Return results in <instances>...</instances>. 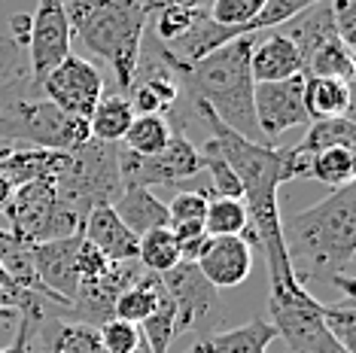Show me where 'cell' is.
I'll list each match as a JSON object with an SVG mask.
<instances>
[{"label":"cell","mask_w":356,"mask_h":353,"mask_svg":"<svg viewBox=\"0 0 356 353\" xmlns=\"http://www.w3.org/2000/svg\"><path fill=\"white\" fill-rule=\"evenodd\" d=\"M0 320H15V314H0Z\"/></svg>","instance_id":"obj_48"},{"label":"cell","mask_w":356,"mask_h":353,"mask_svg":"<svg viewBox=\"0 0 356 353\" xmlns=\"http://www.w3.org/2000/svg\"><path fill=\"white\" fill-rule=\"evenodd\" d=\"M161 284L174 304V335L220 323V290L207 284L195 262H177L161 274Z\"/></svg>","instance_id":"obj_9"},{"label":"cell","mask_w":356,"mask_h":353,"mask_svg":"<svg viewBox=\"0 0 356 353\" xmlns=\"http://www.w3.org/2000/svg\"><path fill=\"white\" fill-rule=\"evenodd\" d=\"M353 49L341 37H329L305 58V76H332V79H353Z\"/></svg>","instance_id":"obj_25"},{"label":"cell","mask_w":356,"mask_h":353,"mask_svg":"<svg viewBox=\"0 0 356 353\" xmlns=\"http://www.w3.org/2000/svg\"><path fill=\"white\" fill-rule=\"evenodd\" d=\"M58 198L74 211L79 220L98 204H113L122 192L119 176V149L113 143L88 140L79 149L70 152L67 174L55 183Z\"/></svg>","instance_id":"obj_5"},{"label":"cell","mask_w":356,"mask_h":353,"mask_svg":"<svg viewBox=\"0 0 356 353\" xmlns=\"http://www.w3.org/2000/svg\"><path fill=\"white\" fill-rule=\"evenodd\" d=\"M305 138L296 143V149L302 156H314L320 149H332V147H344L353 149L356 147V125L353 116H332V119H314L305 125Z\"/></svg>","instance_id":"obj_24"},{"label":"cell","mask_w":356,"mask_h":353,"mask_svg":"<svg viewBox=\"0 0 356 353\" xmlns=\"http://www.w3.org/2000/svg\"><path fill=\"white\" fill-rule=\"evenodd\" d=\"M317 353H353V350H347L344 344H338V341H335V338H332V335H329V338L320 344V350H317Z\"/></svg>","instance_id":"obj_44"},{"label":"cell","mask_w":356,"mask_h":353,"mask_svg":"<svg viewBox=\"0 0 356 353\" xmlns=\"http://www.w3.org/2000/svg\"><path fill=\"white\" fill-rule=\"evenodd\" d=\"M268 323L277 338L286 341L289 353H317L320 344L329 338L323 326V302L307 293V286L268 293Z\"/></svg>","instance_id":"obj_8"},{"label":"cell","mask_w":356,"mask_h":353,"mask_svg":"<svg viewBox=\"0 0 356 353\" xmlns=\"http://www.w3.org/2000/svg\"><path fill=\"white\" fill-rule=\"evenodd\" d=\"M323 326L338 344L356 350V308L353 299H341L338 304H323Z\"/></svg>","instance_id":"obj_35"},{"label":"cell","mask_w":356,"mask_h":353,"mask_svg":"<svg viewBox=\"0 0 356 353\" xmlns=\"http://www.w3.org/2000/svg\"><path fill=\"white\" fill-rule=\"evenodd\" d=\"M195 265L213 290H234L253 271V244L244 235L207 238Z\"/></svg>","instance_id":"obj_14"},{"label":"cell","mask_w":356,"mask_h":353,"mask_svg":"<svg viewBox=\"0 0 356 353\" xmlns=\"http://www.w3.org/2000/svg\"><path fill=\"white\" fill-rule=\"evenodd\" d=\"M137 3L143 6V13H147V19H152L159 10H165V6H177V3H192L195 6V0H137Z\"/></svg>","instance_id":"obj_42"},{"label":"cell","mask_w":356,"mask_h":353,"mask_svg":"<svg viewBox=\"0 0 356 353\" xmlns=\"http://www.w3.org/2000/svg\"><path fill=\"white\" fill-rule=\"evenodd\" d=\"M317 3L320 0H265V6L259 10L256 19L241 28V37H259L262 31L283 28L286 22H293L296 15H302L305 10H311Z\"/></svg>","instance_id":"obj_32"},{"label":"cell","mask_w":356,"mask_h":353,"mask_svg":"<svg viewBox=\"0 0 356 353\" xmlns=\"http://www.w3.org/2000/svg\"><path fill=\"white\" fill-rule=\"evenodd\" d=\"M64 6L74 37L107 64L116 88L125 95L134 83L149 25L143 6L137 0H64Z\"/></svg>","instance_id":"obj_3"},{"label":"cell","mask_w":356,"mask_h":353,"mask_svg":"<svg viewBox=\"0 0 356 353\" xmlns=\"http://www.w3.org/2000/svg\"><path fill=\"white\" fill-rule=\"evenodd\" d=\"M207 198H210V192H204V189H177V195L171 198V202H165L171 226H183V222H204Z\"/></svg>","instance_id":"obj_36"},{"label":"cell","mask_w":356,"mask_h":353,"mask_svg":"<svg viewBox=\"0 0 356 353\" xmlns=\"http://www.w3.org/2000/svg\"><path fill=\"white\" fill-rule=\"evenodd\" d=\"M3 220L10 231L28 247L46 240L70 238L83 231V220L58 198L55 183H25L15 186L10 204L3 207Z\"/></svg>","instance_id":"obj_6"},{"label":"cell","mask_w":356,"mask_h":353,"mask_svg":"<svg viewBox=\"0 0 356 353\" xmlns=\"http://www.w3.org/2000/svg\"><path fill=\"white\" fill-rule=\"evenodd\" d=\"M83 244V231L70 238L46 240V244L31 247V262H34L37 280L49 293L55 308L67 311L79 293V274H76V253Z\"/></svg>","instance_id":"obj_13"},{"label":"cell","mask_w":356,"mask_h":353,"mask_svg":"<svg viewBox=\"0 0 356 353\" xmlns=\"http://www.w3.org/2000/svg\"><path fill=\"white\" fill-rule=\"evenodd\" d=\"M40 95L46 101H52L58 110H64V113L88 122L95 104L104 95V76L92 61L79 58V55H67L40 79Z\"/></svg>","instance_id":"obj_10"},{"label":"cell","mask_w":356,"mask_h":353,"mask_svg":"<svg viewBox=\"0 0 356 353\" xmlns=\"http://www.w3.org/2000/svg\"><path fill=\"white\" fill-rule=\"evenodd\" d=\"M10 198H13V183L6 180V176H0V213H3V207L10 204Z\"/></svg>","instance_id":"obj_43"},{"label":"cell","mask_w":356,"mask_h":353,"mask_svg":"<svg viewBox=\"0 0 356 353\" xmlns=\"http://www.w3.org/2000/svg\"><path fill=\"white\" fill-rule=\"evenodd\" d=\"M262 6H265V0H213L207 6V19L229 28V34L234 40V37H241V28L256 19Z\"/></svg>","instance_id":"obj_34"},{"label":"cell","mask_w":356,"mask_h":353,"mask_svg":"<svg viewBox=\"0 0 356 353\" xmlns=\"http://www.w3.org/2000/svg\"><path fill=\"white\" fill-rule=\"evenodd\" d=\"M43 320H46V308H43V304L15 314V341L6 344V347H0V353H31V341L37 338L40 323H43Z\"/></svg>","instance_id":"obj_39"},{"label":"cell","mask_w":356,"mask_h":353,"mask_svg":"<svg viewBox=\"0 0 356 353\" xmlns=\"http://www.w3.org/2000/svg\"><path fill=\"white\" fill-rule=\"evenodd\" d=\"M83 238L95 244L113 262H134L137 259V235L116 216L113 204H98L86 213Z\"/></svg>","instance_id":"obj_17"},{"label":"cell","mask_w":356,"mask_h":353,"mask_svg":"<svg viewBox=\"0 0 356 353\" xmlns=\"http://www.w3.org/2000/svg\"><path fill=\"white\" fill-rule=\"evenodd\" d=\"M134 122V110L128 95L122 92H104L101 101L95 104L92 116H88V131H92V140L101 143H122L128 125Z\"/></svg>","instance_id":"obj_22"},{"label":"cell","mask_w":356,"mask_h":353,"mask_svg":"<svg viewBox=\"0 0 356 353\" xmlns=\"http://www.w3.org/2000/svg\"><path fill=\"white\" fill-rule=\"evenodd\" d=\"M37 304H43V299L34 293H10L6 286H0V314H22Z\"/></svg>","instance_id":"obj_40"},{"label":"cell","mask_w":356,"mask_h":353,"mask_svg":"<svg viewBox=\"0 0 356 353\" xmlns=\"http://www.w3.org/2000/svg\"><path fill=\"white\" fill-rule=\"evenodd\" d=\"M280 238L293 277L302 286L311 280L332 284L353 299L356 259V186L332 189L317 204L293 216H280Z\"/></svg>","instance_id":"obj_1"},{"label":"cell","mask_w":356,"mask_h":353,"mask_svg":"<svg viewBox=\"0 0 356 353\" xmlns=\"http://www.w3.org/2000/svg\"><path fill=\"white\" fill-rule=\"evenodd\" d=\"M113 259H107L98 247L88 244V240L83 238V244H79V253H76V274H79V286H92L98 284V280H104L113 271Z\"/></svg>","instance_id":"obj_38"},{"label":"cell","mask_w":356,"mask_h":353,"mask_svg":"<svg viewBox=\"0 0 356 353\" xmlns=\"http://www.w3.org/2000/svg\"><path fill=\"white\" fill-rule=\"evenodd\" d=\"M15 147H13V143H6V140H0V158H6V156H10V152H13Z\"/></svg>","instance_id":"obj_45"},{"label":"cell","mask_w":356,"mask_h":353,"mask_svg":"<svg viewBox=\"0 0 356 353\" xmlns=\"http://www.w3.org/2000/svg\"><path fill=\"white\" fill-rule=\"evenodd\" d=\"M113 211H116V216L137 238L147 235V231H156V229H171L168 204L147 186H122V192H119L116 202H113Z\"/></svg>","instance_id":"obj_19"},{"label":"cell","mask_w":356,"mask_h":353,"mask_svg":"<svg viewBox=\"0 0 356 353\" xmlns=\"http://www.w3.org/2000/svg\"><path fill=\"white\" fill-rule=\"evenodd\" d=\"M28 37H31V15L19 13L10 19V40L22 49H28Z\"/></svg>","instance_id":"obj_41"},{"label":"cell","mask_w":356,"mask_h":353,"mask_svg":"<svg viewBox=\"0 0 356 353\" xmlns=\"http://www.w3.org/2000/svg\"><path fill=\"white\" fill-rule=\"evenodd\" d=\"M98 335H101V344L107 353H134L143 344L140 326L125 323V320H116V317L104 320L98 326Z\"/></svg>","instance_id":"obj_37"},{"label":"cell","mask_w":356,"mask_h":353,"mask_svg":"<svg viewBox=\"0 0 356 353\" xmlns=\"http://www.w3.org/2000/svg\"><path fill=\"white\" fill-rule=\"evenodd\" d=\"M119 176L122 186H177V189H201L204 174H201V152L180 128L171 131L168 147L156 156H134L128 149H119Z\"/></svg>","instance_id":"obj_7"},{"label":"cell","mask_w":356,"mask_h":353,"mask_svg":"<svg viewBox=\"0 0 356 353\" xmlns=\"http://www.w3.org/2000/svg\"><path fill=\"white\" fill-rule=\"evenodd\" d=\"M74 31H70L67 6L64 0H37V10L31 15V37H28V61L37 79H43L55 64L70 55Z\"/></svg>","instance_id":"obj_11"},{"label":"cell","mask_w":356,"mask_h":353,"mask_svg":"<svg viewBox=\"0 0 356 353\" xmlns=\"http://www.w3.org/2000/svg\"><path fill=\"white\" fill-rule=\"evenodd\" d=\"M256 37H234L232 43L192 64L161 61L174 74L180 95L192 104H201L225 128L247 140H259V128L253 116V74H250V49Z\"/></svg>","instance_id":"obj_2"},{"label":"cell","mask_w":356,"mask_h":353,"mask_svg":"<svg viewBox=\"0 0 356 353\" xmlns=\"http://www.w3.org/2000/svg\"><path fill=\"white\" fill-rule=\"evenodd\" d=\"M277 341V332L265 317H253L241 326L210 332L195 344H189L183 353H268V347Z\"/></svg>","instance_id":"obj_18"},{"label":"cell","mask_w":356,"mask_h":353,"mask_svg":"<svg viewBox=\"0 0 356 353\" xmlns=\"http://www.w3.org/2000/svg\"><path fill=\"white\" fill-rule=\"evenodd\" d=\"M70 167V152L43 149V147H15L6 158H0V176L15 186L25 183H58Z\"/></svg>","instance_id":"obj_15"},{"label":"cell","mask_w":356,"mask_h":353,"mask_svg":"<svg viewBox=\"0 0 356 353\" xmlns=\"http://www.w3.org/2000/svg\"><path fill=\"white\" fill-rule=\"evenodd\" d=\"M171 131L174 128L168 116H134V122L128 125L122 138V149L134 152V156H156L168 147Z\"/></svg>","instance_id":"obj_29"},{"label":"cell","mask_w":356,"mask_h":353,"mask_svg":"<svg viewBox=\"0 0 356 353\" xmlns=\"http://www.w3.org/2000/svg\"><path fill=\"white\" fill-rule=\"evenodd\" d=\"M134 353H149V347H147V341H143V344H140V347H137Z\"/></svg>","instance_id":"obj_47"},{"label":"cell","mask_w":356,"mask_h":353,"mask_svg":"<svg viewBox=\"0 0 356 353\" xmlns=\"http://www.w3.org/2000/svg\"><path fill=\"white\" fill-rule=\"evenodd\" d=\"M204 229L210 238H229V235H244L250 229V216L241 198H207V213H204Z\"/></svg>","instance_id":"obj_30"},{"label":"cell","mask_w":356,"mask_h":353,"mask_svg":"<svg viewBox=\"0 0 356 353\" xmlns=\"http://www.w3.org/2000/svg\"><path fill=\"white\" fill-rule=\"evenodd\" d=\"M289 40L296 43V49L302 52V61L311 55L314 49H317L320 43H326L329 37H335L338 34V28H335V15H332V6H329V0H320L317 6H311V10H305L302 15H296L293 22H286L283 25Z\"/></svg>","instance_id":"obj_23"},{"label":"cell","mask_w":356,"mask_h":353,"mask_svg":"<svg viewBox=\"0 0 356 353\" xmlns=\"http://www.w3.org/2000/svg\"><path fill=\"white\" fill-rule=\"evenodd\" d=\"M353 174H356L353 149L332 147V149H320V152H314V156H307V176L329 189L350 186Z\"/></svg>","instance_id":"obj_26"},{"label":"cell","mask_w":356,"mask_h":353,"mask_svg":"<svg viewBox=\"0 0 356 353\" xmlns=\"http://www.w3.org/2000/svg\"><path fill=\"white\" fill-rule=\"evenodd\" d=\"M207 10H198L192 3H177V6H165L152 15V34H156L159 43H174L180 40L183 34H189L192 28L198 25V19L204 15Z\"/></svg>","instance_id":"obj_33"},{"label":"cell","mask_w":356,"mask_h":353,"mask_svg":"<svg viewBox=\"0 0 356 353\" xmlns=\"http://www.w3.org/2000/svg\"><path fill=\"white\" fill-rule=\"evenodd\" d=\"M0 140L13 147H43L74 152L92 140L86 119L58 110L43 95L0 101Z\"/></svg>","instance_id":"obj_4"},{"label":"cell","mask_w":356,"mask_h":353,"mask_svg":"<svg viewBox=\"0 0 356 353\" xmlns=\"http://www.w3.org/2000/svg\"><path fill=\"white\" fill-rule=\"evenodd\" d=\"M37 338H43L46 353H107L101 344L98 326L76 323V320H49L40 323Z\"/></svg>","instance_id":"obj_20"},{"label":"cell","mask_w":356,"mask_h":353,"mask_svg":"<svg viewBox=\"0 0 356 353\" xmlns=\"http://www.w3.org/2000/svg\"><path fill=\"white\" fill-rule=\"evenodd\" d=\"M210 3H213V0H195V6H198V10H207Z\"/></svg>","instance_id":"obj_46"},{"label":"cell","mask_w":356,"mask_h":353,"mask_svg":"<svg viewBox=\"0 0 356 353\" xmlns=\"http://www.w3.org/2000/svg\"><path fill=\"white\" fill-rule=\"evenodd\" d=\"M305 110L307 119H332V116H350L353 95L350 83L332 76H305Z\"/></svg>","instance_id":"obj_21"},{"label":"cell","mask_w":356,"mask_h":353,"mask_svg":"<svg viewBox=\"0 0 356 353\" xmlns=\"http://www.w3.org/2000/svg\"><path fill=\"white\" fill-rule=\"evenodd\" d=\"M302 95H305V76H289L283 83H256L253 116L259 134H265L268 140H277L289 128L311 122Z\"/></svg>","instance_id":"obj_12"},{"label":"cell","mask_w":356,"mask_h":353,"mask_svg":"<svg viewBox=\"0 0 356 353\" xmlns=\"http://www.w3.org/2000/svg\"><path fill=\"white\" fill-rule=\"evenodd\" d=\"M250 74L253 83H283L289 76H305L302 52L283 31H271L262 40L256 37L250 49Z\"/></svg>","instance_id":"obj_16"},{"label":"cell","mask_w":356,"mask_h":353,"mask_svg":"<svg viewBox=\"0 0 356 353\" xmlns=\"http://www.w3.org/2000/svg\"><path fill=\"white\" fill-rule=\"evenodd\" d=\"M159 293H161V277L147 271L134 286H128V290L116 299V304H113V317L140 326L143 320H149V314L156 311Z\"/></svg>","instance_id":"obj_27"},{"label":"cell","mask_w":356,"mask_h":353,"mask_svg":"<svg viewBox=\"0 0 356 353\" xmlns=\"http://www.w3.org/2000/svg\"><path fill=\"white\" fill-rule=\"evenodd\" d=\"M140 335L147 341L149 353H168L174 344V304H171V295H168L165 284H161V293H159V304L156 311L149 314V320L140 323Z\"/></svg>","instance_id":"obj_31"},{"label":"cell","mask_w":356,"mask_h":353,"mask_svg":"<svg viewBox=\"0 0 356 353\" xmlns=\"http://www.w3.org/2000/svg\"><path fill=\"white\" fill-rule=\"evenodd\" d=\"M180 262V247L171 229H156L137 238V265L149 274H165Z\"/></svg>","instance_id":"obj_28"}]
</instances>
